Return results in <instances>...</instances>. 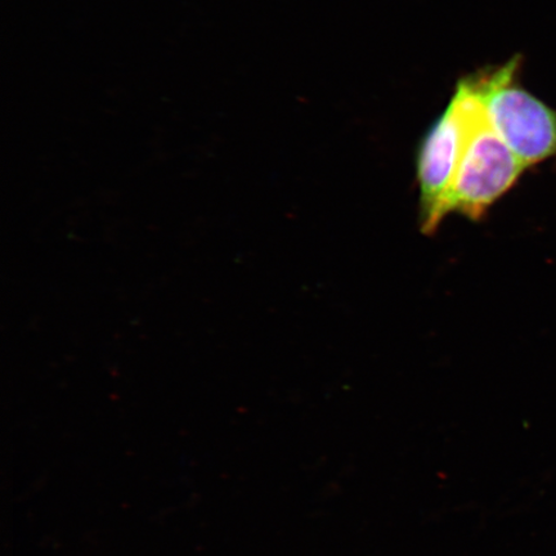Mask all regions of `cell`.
Returning <instances> with one entry per match:
<instances>
[{
	"label": "cell",
	"mask_w": 556,
	"mask_h": 556,
	"mask_svg": "<svg viewBox=\"0 0 556 556\" xmlns=\"http://www.w3.org/2000/svg\"><path fill=\"white\" fill-rule=\"evenodd\" d=\"M452 97L464 117L465 143L446 215L457 213L479 220L517 185L527 166L493 129L469 76L457 83Z\"/></svg>",
	"instance_id": "1"
},
{
	"label": "cell",
	"mask_w": 556,
	"mask_h": 556,
	"mask_svg": "<svg viewBox=\"0 0 556 556\" xmlns=\"http://www.w3.org/2000/svg\"><path fill=\"white\" fill-rule=\"evenodd\" d=\"M520 58L469 76L496 134L527 168L556 156V111L521 87Z\"/></svg>",
	"instance_id": "2"
},
{
	"label": "cell",
	"mask_w": 556,
	"mask_h": 556,
	"mask_svg": "<svg viewBox=\"0 0 556 556\" xmlns=\"http://www.w3.org/2000/svg\"><path fill=\"white\" fill-rule=\"evenodd\" d=\"M465 123L454 97L421 139L416 157L420 192V227L433 235L446 215L447 199L460 163Z\"/></svg>",
	"instance_id": "3"
}]
</instances>
